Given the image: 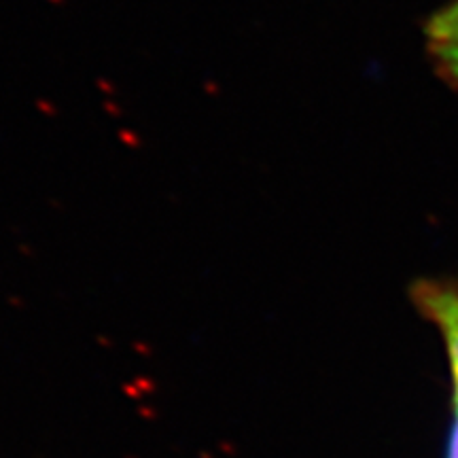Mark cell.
<instances>
[{"label":"cell","instance_id":"cell-2","mask_svg":"<svg viewBox=\"0 0 458 458\" xmlns=\"http://www.w3.org/2000/svg\"><path fill=\"white\" fill-rule=\"evenodd\" d=\"M427 49L445 77L458 83V0L444 4L425 26Z\"/></svg>","mask_w":458,"mask_h":458},{"label":"cell","instance_id":"cell-1","mask_svg":"<svg viewBox=\"0 0 458 458\" xmlns=\"http://www.w3.org/2000/svg\"><path fill=\"white\" fill-rule=\"evenodd\" d=\"M411 300L428 323L442 335L454 386V425H452L448 458H458V280L425 278L411 286Z\"/></svg>","mask_w":458,"mask_h":458}]
</instances>
